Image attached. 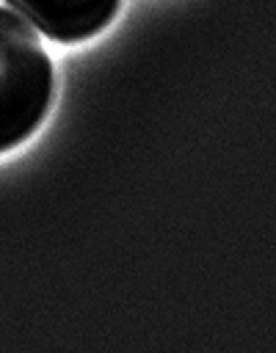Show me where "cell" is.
<instances>
[{"instance_id":"obj_1","label":"cell","mask_w":276,"mask_h":353,"mask_svg":"<svg viewBox=\"0 0 276 353\" xmlns=\"http://www.w3.org/2000/svg\"><path fill=\"white\" fill-rule=\"evenodd\" d=\"M55 88L52 58L17 11L0 6V154L44 121Z\"/></svg>"},{"instance_id":"obj_2","label":"cell","mask_w":276,"mask_h":353,"mask_svg":"<svg viewBox=\"0 0 276 353\" xmlns=\"http://www.w3.org/2000/svg\"><path fill=\"white\" fill-rule=\"evenodd\" d=\"M6 6L47 39L75 44L108 28L121 0H6Z\"/></svg>"}]
</instances>
